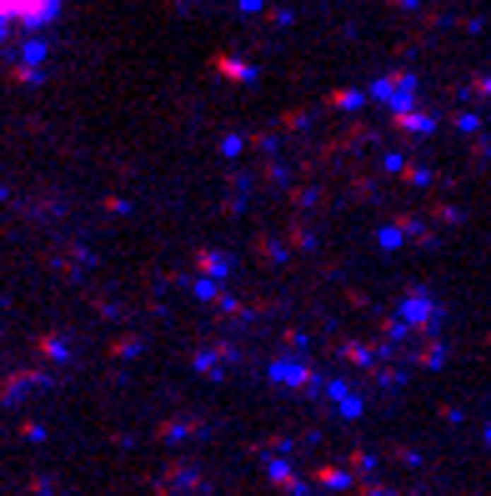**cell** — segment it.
<instances>
[{
  "label": "cell",
  "mask_w": 491,
  "mask_h": 496,
  "mask_svg": "<svg viewBox=\"0 0 491 496\" xmlns=\"http://www.w3.org/2000/svg\"><path fill=\"white\" fill-rule=\"evenodd\" d=\"M56 0H0V25L6 20H45Z\"/></svg>",
  "instance_id": "1"
}]
</instances>
